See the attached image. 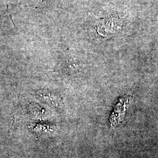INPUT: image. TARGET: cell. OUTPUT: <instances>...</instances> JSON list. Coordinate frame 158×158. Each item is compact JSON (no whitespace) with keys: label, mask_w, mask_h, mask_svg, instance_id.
I'll return each mask as SVG.
<instances>
[{"label":"cell","mask_w":158,"mask_h":158,"mask_svg":"<svg viewBox=\"0 0 158 158\" xmlns=\"http://www.w3.org/2000/svg\"><path fill=\"white\" fill-rule=\"evenodd\" d=\"M128 100L129 99L127 97H123L119 100L118 102L115 106L114 111L110 116V122L111 126L118 124L124 119Z\"/></svg>","instance_id":"6da1fadb"}]
</instances>
